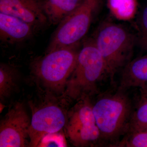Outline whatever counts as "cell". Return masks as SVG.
<instances>
[{"instance_id": "cell-12", "label": "cell", "mask_w": 147, "mask_h": 147, "mask_svg": "<svg viewBox=\"0 0 147 147\" xmlns=\"http://www.w3.org/2000/svg\"><path fill=\"white\" fill-rule=\"evenodd\" d=\"M83 0H45L43 9L47 21L53 25L59 24L80 4Z\"/></svg>"}, {"instance_id": "cell-18", "label": "cell", "mask_w": 147, "mask_h": 147, "mask_svg": "<svg viewBox=\"0 0 147 147\" xmlns=\"http://www.w3.org/2000/svg\"><path fill=\"white\" fill-rule=\"evenodd\" d=\"M66 146L63 136L57 132L47 134L41 139L38 146L65 147Z\"/></svg>"}, {"instance_id": "cell-9", "label": "cell", "mask_w": 147, "mask_h": 147, "mask_svg": "<svg viewBox=\"0 0 147 147\" xmlns=\"http://www.w3.org/2000/svg\"><path fill=\"white\" fill-rule=\"evenodd\" d=\"M35 28L19 18L0 12V39L2 42L14 44L32 36Z\"/></svg>"}, {"instance_id": "cell-7", "label": "cell", "mask_w": 147, "mask_h": 147, "mask_svg": "<svg viewBox=\"0 0 147 147\" xmlns=\"http://www.w3.org/2000/svg\"><path fill=\"white\" fill-rule=\"evenodd\" d=\"M65 123V115L58 106L48 105L40 108L33 114L29 127L30 146H38L44 136L59 131Z\"/></svg>"}, {"instance_id": "cell-14", "label": "cell", "mask_w": 147, "mask_h": 147, "mask_svg": "<svg viewBox=\"0 0 147 147\" xmlns=\"http://www.w3.org/2000/svg\"><path fill=\"white\" fill-rule=\"evenodd\" d=\"M18 74L15 69L5 64L0 66V97L3 100L9 96L16 87Z\"/></svg>"}, {"instance_id": "cell-6", "label": "cell", "mask_w": 147, "mask_h": 147, "mask_svg": "<svg viewBox=\"0 0 147 147\" xmlns=\"http://www.w3.org/2000/svg\"><path fill=\"white\" fill-rule=\"evenodd\" d=\"M30 125L29 116L23 104L17 102L1 121L0 147L26 146Z\"/></svg>"}, {"instance_id": "cell-1", "label": "cell", "mask_w": 147, "mask_h": 147, "mask_svg": "<svg viewBox=\"0 0 147 147\" xmlns=\"http://www.w3.org/2000/svg\"><path fill=\"white\" fill-rule=\"evenodd\" d=\"M92 39L102 55L107 75L113 83L116 74L132 60L137 36L123 25L105 21Z\"/></svg>"}, {"instance_id": "cell-2", "label": "cell", "mask_w": 147, "mask_h": 147, "mask_svg": "<svg viewBox=\"0 0 147 147\" xmlns=\"http://www.w3.org/2000/svg\"><path fill=\"white\" fill-rule=\"evenodd\" d=\"M125 91L118 89L115 92L104 94L92 104L95 121L102 142H111L110 146L128 131L134 110Z\"/></svg>"}, {"instance_id": "cell-16", "label": "cell", "mask_w": 147, "mask_h": 147, "mask_svg": "<svg viewBox=\"0 0 147 147\" xmlns=\"http://www.w3.org/2000/svg\"><path fill=\"white\" fill-rule=\"evenodd\" d=\"M111 146L147 147V130L127 133L123 139Z\"/></svg>"}, {"instance_id": "cell-11", "label": "cell", "mask_w": 147, "mask_h": 147, "mask_svg": "<svg viewBox=\"0 0 147 147\" xmlns=\"http://www.w3.org/2000/svg\"><path fill=\"white\" fill-rule=\"evenodd\" d=\"M66 128L69 138L76 146H85L102 142L100 131L94 123H67Z\"/></svg>"}, {"instance_id": "cell-13", "label": "cell", "mask_w": 147, "mask_h": 147, "mask_svg": "<svg viewBox=\"0 0 147 147\" xmlns=\"http://www.w3.org/2000/svg\"><path fill=\"white\" fill-rule=\"evenodd\" d=\"M107 3L110 13L119 21H131L138 13L137 0H107Z\"/></svg>"}, {"instance_id": "cell-3", "label": "cell", "mask_w": 147, "mask_h": 147, "mask_svg": "<svg viewBox=\"0 0 147 147\" xmlns=\"http://www.w3.org/2000/svg\"><path fill=\"white\" fill-rule=\"evenodd\" d=\"M107 74L104 59L92 39L78 53L75 68L67 82L70 97L80 100L98 93V84Z\"/></svg>"}, {"instance_id": "cell-8", "label": "cell", "mask_w": 147, "mask_h": 147, "mask_svg": "<svg viewBox=\"0 0 147 147\" xmlns=\"http://www.w3.org/2000/svg\"><path fill=\"white\" fill-rule=\"evenodd\" d=\"M40 0H0V12L16 17L35 28L47 23Z\"/></svg>"}, {"instance_id": "cell-17", "label": "cell", "mask_w": 147, "mask_h": 147, "mask_svg": "<svg viewBox=\"0 0 147 147\" xmlns=\"http://www.w3.org/2000/svg\"><path fill=\"white\" fill-rule=\"evenodd\" d=\"M137 43L142 50L147 52V5L137 13Z\"/></svg>"}, {"instance_id": "cell-4", "label": "cell", "mask_w": 147, "mask_h": 147, "mask_svg": "<svg viewBox=\"0 0 147 147\" xmlns=\"http://www.w3.org/2000/svg\"><path fill=\"white\" fill-rule=\"evenodd\" d=\"M102 1V0H83L76 9L59 24L47 53L77 45L88 31Z\"/></svg>"}, {"instance_id": "cell-19", "label": "cell", "mask_w": 147, "mask_h": 147, "mask_svg": "<svg viewBox=\"0 0 147 147\" xmlns=\"http://www.w3.org/2000/svg\"><path fill=\"white\" fill-rule=\"evenodd\" d=\"M140 91V97L147 98V87L139 89Z\"/></svg>"}, {"instance_id": "cell-10", "label": "cell", "mask_w": 147, "mask_h": 147, "mask_svg": "<svg viewBox=\"0 0 147 147\" xmlns=\"http://www.w3.org/2000/svg\"><path fill=\"white\" fill-rule=\"evenodd\" d=\"M147 87V54L131 60L122 69L119 89Z\"/></svg>"}, {"instance_id": "cell-15", "label": "cell", "mask_w": 147, "mask_h": 147, "mask_svg": "<svg viewBox=\"0 0 147 147\" xmlns=\"http://www.w3.org/2000/svg\"><path fill=\"white\" fill-rule=\"evenodd\" d=\"M146 130H147V98L140 97L137 107L133 110L127 133Z\"/></svg>"}, {"instance_id": "cell-5", "label": "cell", "mask_w": 147, "mask_h": 147, "mask_svg": "<svg viewBox=\"0 0 147 147\" xmlns=\"http://www.w3.org/2000/svg\"><path fill=\"white\" fill-rule=\"evenodd\" d=\"M59 48L48 52L34 66V73L51 88H61L74 71L79 51L75 46Z\"/></svg>"}]
</instances>
